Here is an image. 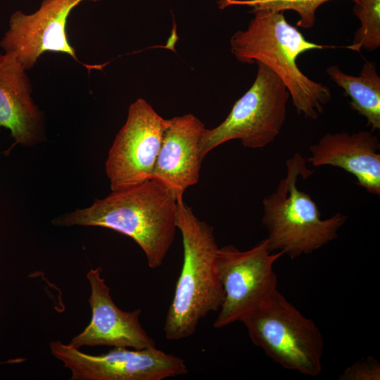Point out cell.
<instances>
[{
	"mask_svg": "<svg viewBox=\"0 0 380 380\" xmlns=\"http://www.w3.org/2000/svg\"><path fill=\"white\" fill-rule=\"evenodd\" d=\"M177 201L155 179L113 192L84 209L53 221L60 226H96L132 238L148 265L161 266L175 237Z\"/></svg>",
	"mask_w": 380,
	"mask_h": 380,
	"instance_id": "obj_1",
	"label": "cell"
},
{
	"mask_svg": "<svg viewBox=\"0 0 380 380\" xmlns=\"http://www.w3.org/2000/svg\"><path fill=\"white\" fill-rule=\"evenodd\" d=\"M245 30L231 37V51L242 63L260 62L275 72L286 86L298 114L316 120L331 99L330 89L312 80L298 68L296 61L303 53L334 46L307 40L285 18L284 11L258 10Z\"/></svg>",
	"mask_w": 380,
	"mask_h": 380,
	"instance_id": "obj_2",
	"label": "cell"
},
{
	"mask_svg": "<svg viewBox=\"0 0 380 380\" xmlns=\"http://www.w3.org/2000/svg\"><path fill=\"white\" fill-rule=\"evenodd\" d=\"M177 227L183 263L163 327L168 340L191 336L201 319L220 310L224 298L213 227L199 220L183 199L177 201Z\"/></svg>",
	"mask_w": 380,
	"mask_h": 380,
	"instance_id": "obj_3",
	"label": "cell"
},
{
	"mask_svg": "<svg viewBox=\"0 0 380 380\" xmlns=\"http://www.w3.org/2000/svg\"><path fill=\"white\" fill-rule=\"evenodd\" d=\"M286 167L276 191L262 201V223L267 231L270 251L282 252L294 260L336 239L347 217L337 213L322 219L310 195L298 189V178L308 179L314 172L300 153L286 160Z\"/></svg>",
	"mask_w": 380,
	"mask_h": 380,
	"instance_id": "obj_4",
	"label": "cell"
},
{
	"mask_svg": "<svg viewBox=\"0 0 380 380\" xmlns=\"http://www.w3.org/2000/svg\"><path fill=\"white\" fill-rule=\"evenodd\" d=\"M241 322L253 343L281 367L311 377L322 372L320 330L278 290Z\"/></svg>",
	"mask_w": 380,
	"mask_h": 380,
	"instance_id": "obj_5",
	"label": "cell"
},
{
	"mask_svg": "<svg viewBox=\"0 0 380 380\" xmlns=\"http://www.w3.org/2000/svg\"><path fill=\"white\" fill-rule=\"evenodd\" d=\"M255 79L233 105L225 120L213 129H205L201 156L228 141L238 139L250 148L267 146L279 134L286 118L289 91L269 67L257 62Z\"/></svg>",
	"mask_w": 380,
	"mask_h": 380,
	"instance_id": "obj_6",
	"label": "cell"
},
{
	"mask_svg": "<svg viewBox=\"0 0 380 380\" xmlns=\"http://www.w3.org/2000/svg\"><path fill=\"white\" fill-rule=\"evenodd\" d=\"M284 255L270 251L266 239L247 251L219 248L217 269L224 298L213 327L241 322L277 290L274 262Z\"/></svg>",
	"mask_w": 380,
	"mask_h": 380,
	"instance_id": "obj_7",
	"label": "cell"
},
{
	"mask_svg": "<svg viewBox=\"0 0 380 380\" xmlns=\"http://www.w3.org/2000/svg\"><path fill=\"white\" fill-rule=\"evenodd\" d=\"M49 346L53 355L71 370L72 380H163L188 372L184 359L156 347H115L92 355L59 341Z\"/></svg>",
	"mask_w": 380,
	"mask_h": 380,
	"instance_id": "obj_8",
	"label": "cell"
},
{
	"mask_svg": "<svg viewBox=\"0 0 380 380\" xmlns=\"http://www.w3.org/2000/svg\"><path fill=\"white\" fill-rule=\"evenodd\" d=\"M167 120L144 99L129 107L125 125L117 134L106 162L112 191L153 178Z\"/></svg>",
	"mask_w": 380,
	"mask_h": 380,
	"instance_id": "obj_9",
	"label": "cell"
},
{
	"mask_svg": "<svg viewBox=\"0 0 380 380\" xmlns=\"http://www.w3.org/2000/svg\"><path fill=\"white\" fill-rule=\"evenodd\" d=\"M83 1L43 0L32 13L15 11L10 17L0 46L17 58L27 70L46 51L68 54L80 63L68 39L66 25L72 10Z\"/></svg>",
	"mask_w": 380,
	"mask_h": 380,
	"instance_id": "obj_10",
	"label": "cell"
},
{
	"mask_svg": "<svg viewBox=\"0 0 380 380\" xmlns=\"http://www.w3.org/2000/svg\"><path fill=\"white\" fill-rule=\"evenodd\" d=\"M101 267L90 270L87 278L91 285L88 300L91 309L89 325L75 336L70 344L76 348L84 346H108L144 349L156 347L155 341L139 322L141 309L132 312L120 310L113 302L110 289L101 277Z\"/></svg>",
	"mask_w": 380,
	"mask_h": 380,
	"instance_id": "obj_11",
	"label": "cell"
},
{
	"mask_svg": "<svg viewBox=\"0 0 380 380\" xmlns=\"http://www.w3.org/2000/svg\"><path fill=\"white\" fill-rule=\"evenodd\" d=\"M205 127L195 115L186 114L167 120L153 178L179 201L196 184L201 163V139Z\"/></svg>",
	"mask_w": 380,
	"mask_h": 380,
	"instance_id": "obj_12",
	"label": "cell"
},
{
	"mask_svg": "<svg viewBox=\"0 0 380 380\" xmlns=\"http://www.w3.org/2000/svg\"><path fill=\"white\" fill-rule=\"evenodd\" d=\"M380 143L370 131L327 132L309 146L306 160L314 167L331 165L353 175L369 194L380 195Z\"/></svg>",
	"mask_w": 380,
	"mask_h": 380,
	"instance_id": "obj_13",
	"label": "cell"
},
{
	"mask_svg": "<svg viewBox=\"0 0 380 380\" xmlns=\"http://www.w3.org/2000/svg\"><path fill=\"white\" fill-rule=\"evenodd\" d=\"M26 68L13 55L0 53V128L9 129L17 144L41 139L42 113L34 103Z\"/></svg>",
	"mask_w": 380,
	"mask_h": 380,
	"instance_id": "obj_14",
	"label": "cell"
},
{
	"mask_svg": "<svg viewBox=\"0 0 380 380\" xmlns=\"http://www.w3.org/2000/svg\"><path fill=\"white\" fill-rule=\"evenodd\" d=\"M330 78L344 91L343 95L350 99L349 106L367 119V127L374 132L380 129V77L376 65L366 61L357 76L346 74L336 65L327 69Z\"/></svg>",
	"mask_w": 380,
	"mask_h": 380,
	"instance_id": "obj_15",
	"label": "cell"
},
{
	"mask_svg": "<svg viewBox=\"0 0 380 380\" xmlns=\"http://www.w3.org/2000/svg\"><path fill=\"white\" fill-rule=\"evenodd\" d=\"M353 14L360 26L355 32L350 45L346 48L360 52L376 50L380 46V0H359L354 3Z\"/></svg>",
	"mask_w": 380,
	"mask_h": 380,
	"instance_id": "obj_16",
	"label": "cell"
},
{
	"mask_svg": "<svg viewBox=\"0 0 380 380\" xmlns=\"http://www.w3.org/2000/svg\"><path fill=\"white\" fill-rule=\"evenodd\" d=\"M331 0H220V8L229 6L241 5L251 8V11L266 10L271 11H285L291 10L299 15L296 23L298 27L310 29L316 21V11L319 6ZM354 3L359 0H351Z\"/></svg>",
	"mask_w": 380,
	"mask_h": 380,
	"instance_id": "obj_17",
	"label": "cell"
},
{
	"mask_svg": "<svg viewBox=\"0 0 380 380\" xmlns=\"http://www.w3.org/2000/svg\"><path fill=\"white\" fill-rule=\"evenodd\" d=\"M339 380H379L380 364L372 356L363 358L346 368Z\"/></svg>",
	"mask_w": 380,
	"mask_h": 380,
	"instance_id": "obj_18",
	"label": "cell"
},
{
	"mask_svg": "<svg viewBox=\"0 0 380 380\" xmlns=\"http://www.w3.org/2000/svg\"><path fill=\"white\" fill-rule=\"evenodd\" d=\"M25 359H20V358H18V359H13V360H8V361H6V362H0V364H2V363H18V362H20L22 361H24Z\"/></svg>",
	"mask_w": 380,
	"mask_h": 380,
	"instance_id": "obj_19",
	"label": "cell"
}]
</instances>
